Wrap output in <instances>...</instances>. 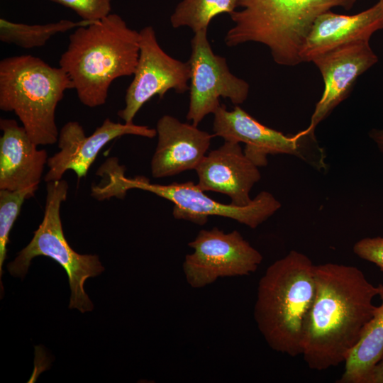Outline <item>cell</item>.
<instances>
[{
	"mask_svg": "<svg viewBox=\"0 0 383 383\" xmlns=\"http://www.w3.org/2000/svg\"><path fill=\"white\" fill-rule=\"evenodd\" d=\"M189 104L187 119L195 126L220 106V98L235 106L248 98V83L230 71L225 57L213 52L207 30L194 33L191 40Z\"/></svg>",
	"mask_w": 383,
	"mask_h": 383,
	"instance_id": "30bf717a",
	"label": "cell"
},
{
	"mask_svg": "<svg viewBox=\"0 0 383 383\" xmlns=\"http://www.w3.org/2000/svg\"><path fill=\"white\" fill-rule=\"evenodd\" d=\"M367 383H383V356L374 367Z\"/></svg>",
	"mask_w": 383,
	"mask_h": 383,
	"instance_id": "cb8c5ba5",
	"label": "cell"
},
{
	"mask_svg": "<svg viewBox=\"0 0 383 383\" xmlns=\"http://www.w3.org/2000/svg\"><path fill=\"white\" fill-rule=\"evenodd\" d=\"M139 40V31L129 28L116 13L75 28L70 35L59 65L83 105H104L112 82L134 74Z\"/></svg>",
	"mask_w": 383,
	"mask_h": 383,
	"instance_id": "7a4b0ae2",
	"label": "cell"
},
{
	"mask_svg": "<svg viewBox=\"0 0 383 383\" xmlns=\"http://www.w3.org/2000/svg\"><path fill=\"white\" fill-rule=\"evenodd\" d=\"M0 189L38 187L48 157L16 120L0 119Z\"/></svg>",
	"mask_w": 383,
	"mask_h": 383,
	"instance_id": "2e32d148",
	"label": "cell"
},
{
	"mask_svg": "<svg viewBox=\"0 0 383 383\" xmlns=\"http://www.w3.org/2000/svg\"><path fill=\"white\" fill-rule=\"evenodd\" d=\"M95 21H72L62 19L46 24H25L0 18V40L23 49L40 48L53 35L79 27L86 26Z\"/></svg>",
	"mask_w": 383,
	"mask_h": 383,
	"instance_id": "d6986e66",
	"label": "cell"
},
{
	"mask_svg": "<svg viewBox=\"0 0 383 383\" xmlns=\"http://www.w3.org/2000/svg\"><path fill=\"white\" fill-rule=\"evenodd\" d=\"M139 35V55L133 78L126 91L125 106L117 113L126 123H133L139 110L153 96L162 99L170 89L182 94L189 88V62L166 53L152 26L144 27Z\"/></svg>",
	"mask_w": 383,
	"mask_h": 383,
	"instance_id": "8fae6325",
	"label": "cell"
},
{
	"mask_svg": "<svg viewBox=\"0 0 383 383\" xmlns=\"http://www.w3.org/2000/svg\"><path fill=\"white\" fill-rule=\"evenodd\" d=\"M353 252L361 259L377 265L383 272V235L358 240L353 246Z\"/></svg>",
	"mask_w": 383,
	"mask_h": 383,
	"instance_id": "603a6c76",
	"label": "cell"
},
{
	"mask_svg": "<svg viewBox=\"0 0 383 383\" xmlns=\"http://www.w3.org/2000/svg\"><path fill=\"white\" fill-rule=\"evenodd\" d=\"M314 278L302 355L310 369L321 371L345 362L373 316L378 289L351 265H315Z\"/></svg>",
	"mask_w": 383,
	"mask_h": 383,
	"instance_id": "6da1fadb",
	"label": "cell"
},
{
	"mask_svg": "<svg viewBox=\"0 0 383 383\" xmlns=\"http://www.w3.org/2000/svg\"><path fill=\"white\" fill-rule=\"evenodd\" d=\"M195 170L201 189L226 194L231 204L240 206L252 201L251 189L261 179L259 167L239 143L231 141L207 153Z\"/></svg>",
	"mask_w": 383,
	"mask_h": 383,
	"instance_id": "5bb4252c",
	"label": "cell"
},
{
	"mask_svg": "<svg viewBox=\"0 0 383 383\" xmlns=\"http://www.w3.org/2000/svg\"><path fill=\"white\" fill-rule=\"evenodd\" d=\"M381 304L365 326L360 338L345 361L338 383H367L376 364L383 356V284L377 285Z\"/></svg>",
	"mask_w": 383,
	"mask_h": 383,
	"instance_id": "ac0fdd59",
	"label": "cell"
},
{
	"mask_svg": "<svg viewBox=\"0 0 383 383\" xmlns=\"http://www.w3.org/2000/svg\"><path fill=\"white\" fill-rule=\"evenodd\" d=\"M38 187H30L17 191L0 189V281L2 291L1 277L3 264L6 257L7 245L9 243L11 230L20 214L26 199L32 197Z\"/></svg>",
	"mask_w": 383,
	"mask_h": 383,
	"instance_id": "44dd1931",
	"label": "cell"
},
{
	"mask_svg": "<svg viewBox=\"0 0 383 383\" xmlns=\"http://www.w3.org/2000/svg\"><path fill=\"white\" fill-rule=\"evenodd\" d=\"M379 1H380L383 4V0H379Z\"/></svg>",
	"mask_w": 383,
	"mask_h": 383,
	"instance_id": "484cf974",
	"label": "cell"
},
{
	"mask_svg": "<svg viewBox=\"0 0 383 383\" xmlns=\"http://www.w3.org/2000/svg\"><path fill=\"white\" fill-rule=\"evenodd\" d=\"M72 9L82 20L98 21L111 13V0H50Z\"/></svg>",
	"mask_w": 383,
	"mask_h": 383,
	"instance_id": "7402d4cb",
	"label": "cell"
},
{
	"mask_svg": "<svg viewBox=\"0 0 383 383\" xmlns=\"http://www.w3.org/2000/svg\"><path fill=\"white\" fill-rule=\"evenodd\" d=\"M357 0H240L230 14L233 26L224 42L234 47L248 42L266 45L274 62L295 66L316 18L332 8L350 9Z\"/></svg>",
	"mask_w": 383,
	"mask_h": 383,
	"instance_id": "277c9868",
	"label": "cell"
},
{
	"mask_svg": "<svg viewBox=\"0 0 383 383\" xmlns=\"http://www.w3.org/2000/svg\"><path fill=\"white\" fill-rule=\"evenodd\" d=\"M70 89L66 72L39 57L23 55L0 61V109L13 112L37 145L57 142L55 111Z\"/></svg>",
	"mask_w": 383,
	"mask_h": 383,
	"instance_id": "5b68a950",
	"label": "cell"
},
{
	"mask_svg": "<svg viewBox=\"0 0 383 383\" xmlns=\"http://www.w3.org/2000/svg\"><path fill=\"white\" fill-rule=\"evenodd\" d=\"M68 184L64 179L47 182L46 200L43 221L30 243L7 269L15 277L23 278L31 260L38 256L50 257L64 268L71 291L69 308L82 313L92 311L94 305L86 294L84 284L87 279L100 274L104 267L96 255H81L67 243L60 218V207L67 199Z\"/></svg>",
	"mask_w": 383,
	"mask_h": 383,
	"instance_id": "8992f818",
	"label": "cell"
},
{
	"mask_svg": "<svg viewBox=\"0 0 383 383\" xmlns=\"http://www.w3.org/2000/svg\"><path fill=\"white\" fill-rule=\"evenodd\" d=\"M380 29H383V4L380 1L354 15L325 11L310 29L301 50V62H312L317 56L352 41L370 40Z\"/></svg>",
	"mask_w": 383,
	"mask_h": 383,
	"instance_id": "e0dca14e",
	"label": "cell"
},
{
	"mask_svg": "<svg viewBox=\"0 0 383 383\" xmlns=\"http://www.w3.org/2000/svg\"><path fill=\"white\" fill-rule=\"evenodd\" d=\"M188 245L193 252L185 256L182 269L187 282L195 289L220 277L249 275L262 261L261 253L235 230L203 229Z\"/></svg>",
	"mask_w": 383,
	"mask_h": 383,
	"instance_id": "9c48e42d",
	"label": "cell"
},
{
	"mask_svg": "<svg viewBox=\"0 0 383 383\" xmlns=\"http://www.w3.org/2000/svg\"><path fill=\"white\" fill-rule=\"evenodd\" d=\"M368 135L375 143L379 150L383 154V128H372L370 131Z\"/></svg>",
	"mask_w": 383,
	"mask_h": 383,
	"instance_id": "d4e9b609",
	"label": "cell"
},
{
	"mask_svg": "<svg viewBox=\"0 0 383 383\" xmlns=\"http://www.w3.org/2000/svg\"><path fill=\"white\" fill-rule=\"evenodd\" d=\"M126 135L148 138L157 135L155 128L132 123H121L106 118L92 134L86 136L78 121H69L60 130V150L48 157V171L44 181L60 180L67 170H72L78 179L84 177L100 150L110 141Z\"/></svg>",
	"mask_w": 383,
	"mask_h": 383,
	"instance_id": "7c38bea8",
	"label": "cell"
},
{
	"mask_svg": "<svg viewBox=\"0 0 383 383\" xmlns=\"http://www.w3.org/2000/svg\"><path fill=\"white\" fill-rule=\"evenodd\" d=\"M314 267L308 256L291 250L259 281L254 318L277 352L291 357L303 353L304 325L315 293Z\"/></svg>",
	"mask_w": 383,
	"mask_h": 383,
	"instance_id": "3957f363",
	"label": "cell"
},
{
	"mask_svg": "<svg viewBox=\"0 0 383 383\" xmlns=\"http://www.w3.org/2000/svg\"><path fill=\"white\" fill-rule=\"evenodd\" d=\"M155 130L157 143L150 161V171L155 178L195 170L208 153L214 136L170 115L161 116Z\"/></svg>",
	"mask_w": 383,
	"mask_h": 383,
	"instance_id": "9a60e30c",
	"label": "cell"
},
{
	"mask_svg": "<svg viewBox=\"0 0 383 383\" xmlns=\"http://www.w3.org/2000/svg\"><path fill=\"white\" fill-rule=\"evenodd\" d=\"M213 114V135L224 141L244 143L245 154L259 167L267 165L269 155L284 154L300 159L318 172L328 170L326 150L319 145L315 131L308 127L286 135L262 124L239 106L229 111L221 104Z\"/></svg>",
	"mask_w": 383,
	"mask_h": 383,
	"instance_id": "52a82bcc",
	"label": "cell"
},
{
	"mask_svg": "<svg viewBox=\"0 0 383 383\" xmlns=\"http://www.w3.org/2000/svg\"><path fill=\"white\" fill-rule=\"evenodd\" d=\"M377 61L368 40L352 41L315 57L312 62L321 74L324 88L308 128L315 131L349 96L357 79Z\"/></svg>",
	"mask_w": 383,
	"mask_h": 383,
	"instance_id": "4fadbf2b",
	"label": "cell"
},
{
	"mask_svg": "<svg viewBox=\"0 0 383 383\" xmlns=\"http://www.w3.org/2000/svg\"><path fill=\"white\" fill-rule=\"evenodd\" d=\"M120 191L126 194L132 189L145 190L169 200L173 204L172 215L179 220L204 225L211 216L235 220L250 228H256L270 218L282 206L271 193L262 191L252 201L243 206L223 204L205 194L192 182L170 184H152L143 177H120Z\"/></svg>",
	"mask_w": 383,
	"mask_h": 383,
	"instance_id": "ba28073f",
	"label": "cell"
},
{
	"mask_svg": "<svg viewBox=\"0 0 383 383\" xmlns=\"http://www.w3.org/2000/svg\"><path fill=\"white\" fill-rule=\"evenodd\" d=\"M240 0H182L170 16L174 28L188 27L194 33L207 30L216 16L231 14L239 7Z\"/></svg>",
	"mask_w": 383,
	"mask_h": 383,
	"instance_id": "ffe728a7",
	"label": "cell"
}]
</instances>
